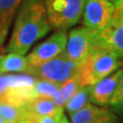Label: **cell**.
<instances>
[{
    "label": "cell",
    "instance_id": "cell-1",
    "mask_svg": "<svg viewBox=\"0 0 123 123\" xmlns=\"http://www.w3.org/2000/svg\"><path fill=\"white\" fill-rule=\"evenodd\" d=\"M51 29L45 0H22L5 51L24 55Z\"/></svg>",
    "mask_w": 123,
    "mask_h": 123
},
{
    "label": "cell",
    "instance_id": "cell-2",
    "mask_svg": "<svg viewBox=\"0 0 123 123\" xmlns=\"http://www.w3.org/2000/svg\"><path fill=\"white\" fill-rule=\"evenodd\" d=\"M120 59L116 52L97 44L88 56L79 65L76 78L80 86L91 87L119 70Z\"/></svg>",
    "mask_w": 123,
    "mask_h": 123
},
{
    "label": "cell",
    "instance_id": "cell-3",
    "mask_svg": "<svg viewBox=\"0 0 123 123\" xmlns=\"http://www.w3.org/2000/svg\"><path fill=\"white\" fill-rule=\"evenodd\" d=\"M85 0H45L48 20L52 29L67 30L82 17Z\"/></svg>",
    "mask_w": 123,
    "mask_h": 123
},
{
    "label": "cell",
    "instance_id": "cell-4",
    "mask_svg": "<svg viewBox=\"0 0 123 123\" xmlns=\"http://www.w3.org/2000/svg\"><path fill=\"white\" fill-rule=\"evenodd\" d=\"M78 68V64L70 61L67 59L66 55H63L46 62L41 66L32 67L29 75L34 76L36 79L45 80L61 85L68 80L76 77Z\"/></svg>",
    "mask_w": 123,
    "mask_h": 123
},
{
    "label": "cell",
    "instance_id": "cell-5",
    "mask_svg": "<svg viewBox=\"0 0 123 123\" xmlns=\"http://www.w3.org/2000/svg\"><path fill=\"white\" fill-rule=\"evenodd\" d=\"M98 44L97 33L84 26L72 29L68 34L65 55L80 65Z\"/></svg>",
    "mask_w": 123,
    "mask_h": 123
},
{
    "label": "cell",
    "instance_id": "cell-6",
    "mask_svg": "<svg viewBox=\"0 0 123 123\" xmlns=\"http://www.w3.org/2000/svg\"><path fill=\"white\" fill-rule=\"evenodd\" d=\"M68 34L66 30H56L51 36L33 48L27 59L31 67H38L46 62L65 55Z\"/></svg>",
    "mask_w": 123,
    "mask_h": 123
},
{
    "label": "cell",
    "instance_id": "cell-7",
    "mask_svg": "<svg viewBox=\"0 0 123 123\" xmlns=\"http://www.w3.org/2000/svg\"><path fill=\"white\" fill-rule=\"evenodd\" d=\"M98 44L123 57V0L115 3L112 18L101 33H97Z\"/></svg>",
    "mask_w": 123,
    "mask_h": 123
},
{
    "label": "cell",
    "instance_id": "cell-8",
    "mask_svg": "<svg viewBox=\"0 0 123 123\" xmlns=\"http://www.w3.org/2000/svg\"><path fill=\"white\" fill-rule=\"evenodd\" d=\"M115 3L109 0H85L82 13L83 26L101 33L109 25L114 12Z\"/></svg>",
    "mask_w": 123,
    "mask_h": 123
},
{
    "label": "cell",
    "instance_id": "cell-9",
    "mask_svg": "<svg viewBox=\"0 0 123 123\" xmlns=\"http://www.w3.org/2000/svg\"><path fill=\"white\" fill-rule=\"evenodd\" d=\"M123 74V69H119L113 74L104 78L90 87V102L98 106L110 105L116 93L119 82Z\"/></svg>",
    "mask_w": 123,
    "mask_h": 123
},
{
    "label": "cell",
    "instance_id": "cell-10",
    "mask_svg": "<svg viewBox=\"0 0 123 123\" xmlns=\"http://www.w3.org/2000/svg\"><path fill=\"white\" fill-rule=\"evenodd\" d=\"M70 117L71 123H112L114 121V115L110 111L93 104H88Z\"/></svg>",
    "mask_w": 123,
    "mask_h": 123
},
{
    "label": "cell",
    "instance_id": "cell-11",
    "mask_svg": "<svg viewBox=\"0 0 123 123\" xmlns=\"http://www.w3.org/2000/svg\"><path fill=\"white\" fill-rule=\"evenodd\" d=\"M21 3L22 0H0V46L8 35Z\"/></svg>",
    "mask_w": 123,
    "mask_h": 123
},
{
    "label": "cell",
    "instance_id": "cell-12",
    "mask_svg": "<svg viewBox=\"0 0 123 123\" xmlns=\"http://www.w3.org/2000/svg\"><path fill=\"white\" fill-rule=\"evenodd\" d=\"M28 110L29 116L33 120L53 115H64V108L55 106L52 98H35L29 104Z\"/></svg>",
    "mask_w": 123,
    "mask_h": 123
},
{
    "label": "cell",
    "instance_id": "cell-13",
    "mask_svg": "<svg viewBox=\"0 0 123 123\" xmlns=\"http://www.w3.org/2000/svg\"><path fill=\"white\" fill-rule=\"evenodd\" d=\"M31 65L28 59L17 53L0 55V75L7 73H26L30 74Z\"/></svg>",
    "mask_w": 123,
    "mask_h": 123
},
{
    "label": "cell",
    "instance_id": "cell-14",
    "mask_svg": "<svg viewBox=\"0 0 123 123\" xmlns=\"http://www.w3.org/2000/svg\"><path fill=\"white\" fill-rule=\"evenodd\" d=\"M0 116L8 123H18L30 118L28 107L13 105L5 101H0Z\"/></svg>",
    "mask_w": 123,
    "mask_h": 123
},
{
    "label": "cell",
    "instance_id": "cell-15",
    "mask_svg": "<svg viewBox=\"0 0 123 123\" xmlns=\"http://www.w3.org/2000/svg\"><path fill=\"white\" fill-rule=\"evenodd\" d=\"M81 87L78 82L76 77L72 78L70 80H68L65 83L61 84L59 89H57L56 93L55 94V97L52 98L53 103L55 104V106L60 108H64L66 106V104L70 101V98L74 95L77 90Z\"/></svg>",
    "mask_w": 123,
    "mask_h": 123
},
{
    "label": "cell",
    "instance_id": "cell-16",
    "mask_svg": "<svg viewBox=\"0 0 123 123\" xmlns=\"http://www.w3.org/2000/svg\"><path fill=\"white\" fill-rule=\"evenodd\" d=\"M90 102V87L89 86H81L77 90L76 93L70 98L65 108L69 115H73L78 111L83 109Z\"/></svg>",
    "mask_w": 123,
    "mask_h": 123
},
{
    "label": "cell",
    "instance_id": "cell-17",
    "mask_svg": "<svg viewBox=\"0 0 123 123\" xmlns=\"http://www.w3.org/2000/svg\"><path fill=\"white\" fill-rule=\"evenodd\" d=\"M60 85H57V84L41 79H36V82L34 84V90H35L37 98H52L56 93Z\"/></svg>",
    "mask_w": 123,
    "mask_h": 123
},
{
    "label": "cell",
    "instance_id": "cell-18",
    "mask_svg": "<svg viewBox=\"0 0 123 123\" xmlns=\"http://www.w3.org/2000/svg\"><path fill=\"white\" fill-rule=\"evenodd\" d=\"M110 106L117 111H123V74L119 82L116 93L110 103Z\"/></svg>",
    "mask_w": 123,
    "mask_h": 123
},
{
    "label": "cell",
    "instance_id": "cell-19",
    "mask_svg": "<svg viewBox=\"0 0 123 123\" xmlns=\"http://www.w3.org/2000/svg\"><path fill=\"white\" fill-rule=\"evenodd\" d=\"M63 116L64 115H53V116L42 117V118H39V119L34 120V121H35V123H60Z\"/></svg>",
    "mask_w": 123,
    "mask_h": 123
},
{
    "label": "cell",
    "instance_id": "cell-20",
    "mask_svg": "<svg viewBox=\"0 0 123 123\" xmlns=\"http://www.w3.org/2000/svg\"><path fill=\"white\" fill-rule=\"evenodd\" d=\"M18 123H35V121L32 120L31 118H28V119H25V120L20 121V122H18Z\"/></svg>",
    "mask_w": 123,
    "mask_h": 123
},
{
    "label": "cell",
    "instance_id": "cell-21",
    "mask_svg": "<svg viewBox=\"0 0 123 123\" xmlns=\"http://www.w3.org/2000/svg\"><path fill=\"white\" fill-rule=\"evenodd\" d=\"M60 123H70V122H69L68 118H67V117L64 115V116L62 117V119H61V122H60Z\"/></svg>",
    "mask_w": 123,
    "mask_h": 123
},
{
    "label": "cell",
    "instance_id": "cell-22",
    "mask_svg": "<svg viewBox=\"0 0 123 123\" xmlns=\"http://www.w3.org/2000/svg\"><path fill=\"white\" fill-rule=\"evenodd\" d=\"M0 123H8V122H6V121L4 120V119H3L1 116H0Z\"/></svg>",
    "mask_w": 123,
    "mask_h": 123
},
{
    "label": "cell",
    "instance_id": "cell-23",
    "mask_svg": "<svg viewBox=\"0 0 123 123\" xmlns=\"http://www.w3.org/2000/svg\"><path fill=\"white\" fill-rule=\"evenodd\" d=\"M109 1H111V2H113V3H116L117 1H119V0H109Z\"/></svg>",
    "mask_w": 123,
    "mask_h": 123
}]
</instances>
